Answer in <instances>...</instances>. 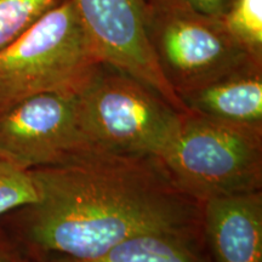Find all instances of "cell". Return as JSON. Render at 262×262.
Wrapping results in <instances>:
<instances>
[{
  "label": "cell",
  "instance_id": "1",
  "mask_svg": "<svg viewBox=\"0 0 262 262\" xmlns=\"http://www.w3.org/2000/svg\"><path fill=\"white\" fill-rule=\"evenodd\" d=\"M29 172L38 201L3 216L0 232L32 258L90 260L141 234L203 233L202 203L156 157L88 147Z\"/></svg>",
  "mask_w": 262,
  "mask_h": 262
},
{
  "label": "cell",
  "instance_id": "2",
  "mask_svg": "<svg viewBox=\"0 0 262 262\" xmlns=\"http://www.w3.org/2000/svg\"><path fill=\"white\" fill-rule=\"evenodd\" d=\"M102 63L64 0L0 49V111L35 95H78Z\"/></svg>",
  "mask_w": 262,
  "mask_h": 262
},
{
  "label": "cell",
  "instance_id": "3",
  "mask_svg": "<svg viewBox=\"0 0 262 262\" xmlns=\"http://www.w3.org/2000/svg\"><path fill=\"white\" fill-rule=\"evenodd\" d=\"M77 100L89 145L119 155L159 158L178 134L185 113L142 81L106 63Z\"/></svg>",
  "mask_w": 262,
  "mask_h": 262
},
{
  "label": "cell",
  "instance_id": "4",
  "mask_svg": "<svg viewBox=\"0 0 262 262\" xmlns=\"http://www.w3.org/2000/svg\"><path fill=\"white\" fill-rule=\"evenodd\" d=\"M159 162L176 187L198 202L262 191V134L192 111Z\"/></svg>",
  "mask_w": 262,
  "mask_h": 262
},
{
  "label": "cell",
  "instance_id": "5",
  "mask_svg": "<svg viewBox=\"0 0 262 262\" xmlns=\"http://www.w3.org/2000/svg\"><path fill=\"white\" fill-rule=\"evenodd\" d=\"M145 26L157 63L179 97L262 62L235 40L224 18L183 0H145Z\"/></svg>",
  "mask_w": 262,
  "mask_h": 262
},
{
  "label": "cell",
  "instance_id": "6",
  "mask_svg": "<svg viewBox=\"0 0 262 262\" xmlns=\"http://www.w3.org/2000/svg\"><path fill=\"white\" fill-rule=\"evenodd\" d=\"M77 96L40 94L0 111V158L31 171L91 147L79 123Z\"/></svg>",
  "mask_w": 262,
  "mask_h": 262
},
{
  "label": "cell",
  "instance_id": "7",
  "mask_svg": "<svg viewBox=\"0 0 262 262\" xmlns=\"http://www.w3.org/2000/svg\"><path fill=\"white\" fill-rule=\"evenodd\" d=\"M98 58L152 88L180 112L187 108L157 63L147 38L145 0H72Z\"/></svg>",
  "mask_w": 262,
  "mask_h": 262
},
{
  "label": "cell",
  "instance_id": "8",
  "mask_svg": "<svg viewBox=\"0 0 262 262\" xmlns=\"http://www.w3.org/2000/svg\"><path fill=\"white\" fill-rule=\"evenodd\" d=\"M202 231L211 262H262V191L203 202Z\"/></svg>",
  "mask_w": 262,
  "mask_h": 262
},
{
  "label": "cell",
  "instance_id": "9",
  "mask_svg": "<svg viewBox=\"0 0 262 262\" xmlns=\"http://www.w3.org/2000/svg\"><path fill=\"white\" fill-rule=\"evenodd\" d=\"M180 98L188 111L262 134V62H251Z\"/></svg>",
  "mask_w": 262,
  "mask_h": 262
},
{
  "label": "cell",
  "instance_id": "10",
  "mask_svg": "<svg viewBox=\"0 0 262 262\" xmlns=\"http://www.w3.org/2000/svg\"><path fill=\"white\" fill-rule=\"evenodd\" d=\"M35 262H211L203 233L155 232L137 235L90 260L33 258Z\"/></svg>",
  "mask_w": 262,
  "mask_h": 262
},
{
  "label": "cell",
  "instance_id": "11",
  "mask_svg": "<svg viewBox=\"0 0 262 262\" xmlns=\"http://www.w3.org/2000/svg\"><path fill=\"white\" fill-rule=\"evenodd\" d=\"M222 18L235 40L262 61V0H231Z\"/></svg>",
  "mask_w": 262,
  "mask_h": 262
},
{
  "label": "cell",
  "instance_id": "12",
  "mask_svg": "<svg viewBox=\"0 0 262 262\" xmlns=\"http://www.w3.org/2000/svg\"><path fill=\"white\" fill-rule=\"evenodd\" d=\"M64 0H0V49Z\"/></svg>",
  "mask_w": 262,
  "mask_h": 262
},
{
  "label": "cell",
  "instance_id": "13",
  "mask_svg": "<svg viewBox=\"0 0 262 262\" xmlns=\"http://www.w3.org/2000/svg\"><path fill=\"white\" fill-rule=\"evenodd\" d=\"M39 198L31 172L0 158V217L37 202Z\"/></svg>",
  "mask_w": 262,
  "mask_h": 262
},
{
  "label": "cell",
  "instance_id": "14",
  "mask_svg": "<svg viewBox=\"0 0 262 262\" xmlns=\"http://www.w3.org/2000/svg\"><path fill=\"white\" fill-rule=\"evenodd\" d=\"M0 262H35L0 232Z\"/></svg>",
  "mask_w": 262,
  "mask_h": 262
},
{
  "label": "cell",
  "instance_id": "15",
  "mask_svg": "<svg viewBox=\"0 0 262 262\" xmlns=\"http://www.w3.org/2000/svg\"><path fill=\"white\" fill-rule=\"evenodd\" d=\"M183 2L203 14L224 17L231 0H183Z\"/></svg>",
  "mask_w": 262,
  "mask_h": 262
}]
</instances>
